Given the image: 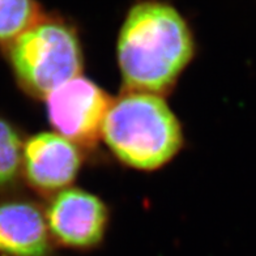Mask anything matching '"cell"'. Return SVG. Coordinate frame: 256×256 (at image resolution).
<instances>
[{
    "instance_id": "3957f363",
    "label": "cell",
    "mask_w": 256,
    "mask_h": 256,
    "mask_svg": "<svg viewBox=\"0 0 256 256\" xmlns=\"http://www.w3.org/2000/svg\"><path fill=\"white\" fill-rule=\"evenodd\" d=\"M10 59L17 80L29 93L46 97L78 78L82 68L78 38L70 25L38 18L10 44Z\"/></svg>"
},
{
    "instance_id": "6da1fadb",
    "label": "cell",
    "mask_w": 256,
    "mask_h": 256,
    "mask_svg": "<svg viewBox=\"0 0 256 256\" xmlns=\"http://www.w3.org/2000/svg\"><path fill=\"white\" fill-rule=\"evenodd\" d=\"M194 50L191 30L176 8L160 2L138 3L119 33L122 78L131 90L160 94L176 84Z\"/></svg>"
},
{
    "instance_id": "ba28073f",
    "label": "cell",
    "mask_w": 256,
    "mask_h": 256,
    "mask_svg": "<svg viewBox=\"0 0 256 256\" xmlns=\"http://www.w3.org/2000/svg\"><path fill=\"white\" fill-rule=\"evenodd\" d=\"M38 18L36 0H0V44H12Z\"/></svg>"
},
{
    "instance_id": "7a4b0ae2",
    "label": "cell",
    "mask_w": 256,
    "mask_h": 256,
    "mask_svg": "<svg viewBox=\"0 0 256 256\" xmlns=\"http://www.w3.org/2000/svg\"><path fill=\"white\" fill-rule=\"evenodd\" d=\"M101 136L116 158L138 170L164 166L183 142L182 127L166 102L136 90L112 102Z\"/></svg>"
},
{
    "instance_id": "8992f818",
    "label": "cell",
    "mask_w": 256,
    "mask_h": 256,
    "mask_svg": "<svg viewBox=\"0 0 256 256\" xmlns=\"http://www.w3.org/2000/svg\"><path fill=\"white\" fill-rule=\"evenodd\" d=\"M81 153L74 142L59 134L42 132L24 145L22 168L28 182L40 191H58L76 178Z\"/></svg>"
},
{
    "instance_id": "52a82bcc",
    "label": "cell",
    "mask_w": 256,
    "mask_h": 256,
    "mask_svg": "<svg viewBox=\"0 0 256 256\" xmlns=\"http://www.w3.org/2000/svg\"><path fill=\"white\" fill-rule=\"evenodd\" d=\"M48 232L38 206L25 200L0 202V255L48 256Z\"/></svg>"
},
{
    "instance_id": "277c9868",
    "label": "cell",
    "mask_w": 256,
    "mask_h": 256,
    "mask_svg": "<svg viewBox=\"0 0 256 256\" xmlns=\"http://www.w3.org/2000/svg\"><path fill=\"white\" fill-rule=\"evenodd\" d=\"M46 104L50 123L59 135L74 144L92 145L102 135L112 101L93 81L78 76L50 92Z\"/></svg>"
},
{
    "instance_id": "9c48e42d",
    "label": "cell",
    "mask_w": 256,
    "mask_h": 256,
    "mask_svg": "<svg viewBox=\"0 0 256 256\" xmlns=\"http://www.w3.org/2000/svg\"><path fill=\"white\" fill-rule=\"evenodd\" d=\"M24 145L12 126L0 118V188L16 180L22 166Z\"/></svg>"
},
{
    "instance_id": "5b68a950",
    "label": "cell",
    "mask_w": 256,
    "mask_h": 256,
    "mask_svg": "<svg viewBox=\"0 0 256 256\" xmlns=\"http://www.w3.org/2000/svg\"><path fill=\"white\" fill-rule=\"evenodd\" d=\"M108 208L97 196L78 188L62 190L51 202L48 225L66 246L88 248L101 242L108 226Z\"/></svg>"
}]
</instances>
